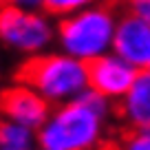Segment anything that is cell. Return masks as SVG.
<instances>
[{
    "instance_id": "obj_1",
    "label": "cell",
    "mask_w": 150,
    "mask_h": 150,
    "mask_svg": "<svg viewBox=\"0 0 150 150\" xmlns=\"http://www.w3.org/2000/svg\"><path fill=\"white\" fill-rule=\"evenodd\" d=\"M16 82L27 84L42 95L51 106L77 99L86 88V62L66 53H35L27 55L16 69Z\"/></svg>"
},
{
    "instance_id": "obj_2",
    "label": "cell",
    "mask_w": 150,
    "mask_h": 150,
    "mask_svg": "<svg viewBox=\"0 0 150 150\" xmlns=\"http://www.w3.org/2000/svg\"><path fill=\"white\" fill-rule=\"evenodd\" d=\"M106 117L88 108L82 99H71L51 108L44 124L35 130L40 148L97 150L104 137Z\"/></svg>"
},
{
    "instance_id": "obj_3",
    "label": "cell",
    "mask_w": 150,
    "mask_h": 150,
    "mask_svg": "<svg viewBox=\"0 0 150 150\" xmlns=\"http://www.w3.org/2000/svg\"><path fill=\"white\" fill-rule=\"evenodd\" d=\"M117 16L110 5H91L71 16L57 18L55 42L62 53L88 62L110 51Z\"/></svg>"
},
{
    "instance_id": "obj_4",
    "label": "cell",
    "mask_w": 150,
    "mask_h": 150,
    "mask_svg": "<svg viewBox=\"0 0 150 150\" xmlns=\"http://www.w3.org/2000/svg\"><path fill=\"white\" fill-rule=\"evenodd\" d=\"M55 42V24L42 9L0 5V44L20 55H35Z\"/></svg>"
},
{
    "instance_id": "obj_5",
    "label": "cell",
    "mask_w": 150,
    "mask_h": 150,
    "mask_svg": "<svg viewBox=\"0 0 150 150\" xmlns=\"http://www.w3.org/2000/svg\"><path fill=\"white\" fill-rule=\"evenodd\" d=\"M137 71L132 64L115 55L112 51L97 55L93 60L86 62V80H88V88L95 93L108 97L110 102H119L128 88H130L132 80H135Z\"/></svg>"
},
{
    "instance_id": "obj_6",
    "label": "cell",
    "mask_w": 150,
    "mask_h": 150,
    "mask_svg": "<svg viewBox=\"0 0 150 150\" xmlns=\"http://www.w3.org/2000/svg\"><path fill=\"white\" fill-rule=\"evenodd\" d=\"M51 108L53 106L42 95H38L33 88H29L27 84H20V82L5 86L0 91V117L22 124L33 130H38L44 124Z\"/></svg>"
},
{
    "instance_id": "obj_7",
    "label": "cell",
    "mask_w": 150,
    "mask_h": 150,
    "mask_svg": "<svg viewBox=\"0 0 150 150\" xmlns=\"http://www.w3.org/2000/svg\"><path fill=\"white\" fill-rule=\"evenodd\" d=\"M110 51L135 69L150 66V24L132 13H124L115 24Z\"/></svg>"
},
{
    "instance_id": "obj_8",
    "label": "cell",
    "mask_w": 150,
    "mask_h": 150,
    "mask_svg": "<svg viewBox=\"0 0 150 150\" xmlns=\"http://www.w3.org/2000/svg\"><path fill=\"white\" fill-rule=\"evenodd\" d=\"M117 112L128 128H150V66L137 71L130 88L119 99Z\"/></svg>"
},
{
    "instance_id": "obj_9",
    "label": "cell",
    "mask_w": 150,
    "mask_h": 150,
    "mask_svg": "<svg viewBox=\"0 0 150 150\" xmlns=\"http://www.w3.org/2000/svg\"><path fill=\"white\" fill-rule=\"evenodd\" d=\"M0 146L9 150H35V130L0 117Z\"/></svg>"
},
{
    "instance_id": "obj_10",
    "label": "cell",
    "mask_w": 150,
    "mask_h": 150,
    "mask_svg": "<svg viewBox=\"0 0 150 150\" xmlns=\"http://www.w3.org/2000/svg\"><path fill=\"white\" fill-rule=\"evenodd\" d=\"M99 150H150V128H128L117 141L99 144Z\"/></svg>"
},
{
    "instance_id": "obj_11",
    "label": "cell",
    "mask_w": 150,
    "mask_h": 150,
    "mask_svg": "<svg viewBox=\"0 0 150 150\" xmlns=\"http://www.w3.org/2000/svg\"><path fill=\"white\" fill-rule=\"evenodd\" d=\"M95 2L97 0H42V11L51 18H64V16H71Z\"/></svg>"
},
{
    "instance_id": "obj_12",
    "label": "cell",
    "mask_w": 150,
    "mask_h": 150,
    "mask_svg": "<svg viewBox=\"0 0 150 150\" xmlns=\"http://www.w3.org/2000/svg\"><path fill=\"white\" fill-rule=\"evenodd\" d=\"M128 13L150 24V0H126Z\"/></svg>"
},
{
    "instance_id": "obj_13",
    "label": "cell",
    "mask_w": 150,
    "mask_h": 150,
    "mask_svg": "<svg viewBox=\"0 0 150 150\" xmlns=\"http://www.w3.org/2000/svg\"><path fill=\"white\" fill-rule=\"evenodd\" d=\"M0 5H11V7H18V9L38 11V9H42V0H0Z\"/></svg>"
},
{
    "instance_id": "obj_14",
    "label": "cell",
    "mask_w": 150,
    "mask_h": 150,
    "mask_svg": "<svg viewBox=\"0 0 150 150\" xmlns=\"http://www.w3.org/2000/svg\"><path fill=\"white\" fill-rule=\"evenodd\" d=\"M40 150H55V148H40Z\"/></svg>"
},
{
    "instance_id": "obj_15",
    "label": "cell",
    "mask_w": 150,
    "mask_h": 150,
    "mask_svg": "<svg viewBox=\"0 0 150 150\" xmlns=\"http://www.w3.org/2000/svg\"><path fill=\"white\" fill-rule=\"evenodd\" d=\"M0 150H9V148H2V146H0Z\"/></svg>"
}]
</instances>
